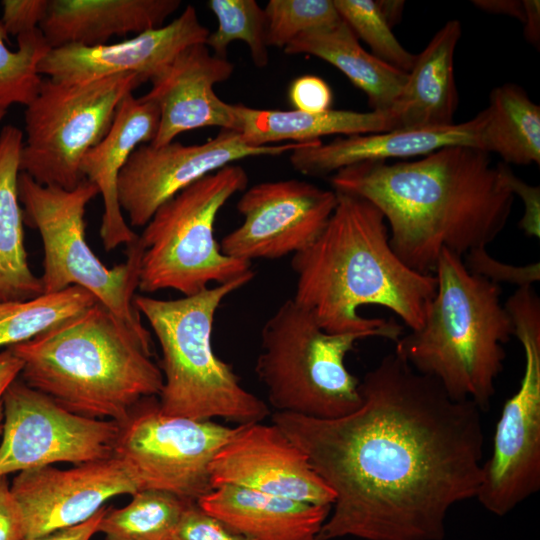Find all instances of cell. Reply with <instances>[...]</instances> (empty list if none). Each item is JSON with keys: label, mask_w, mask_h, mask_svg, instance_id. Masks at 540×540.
<instances>
[{"label": "cell", "mask_w": 540, "mask_h": 540, "mask_svg": "<svg viewBox=\"0 0 540 540\" xmlns=\"http://www.w3.org/2000/svg\"><path fill=\"white\" fill-rule=\"evenodd\" d=\"M359 389L360 406L339 418L272 415L334 492L316 540H443L449 510L481 482V409L395 351Z\"/></svg>", "instance_id": "obj_1"}, {"label": "cell", "mask_w": 540, "mask_h": 540, "mask_svg": "<svg viewBox=\"0 0 540 540\" xmlns=\"http://www.w3.org/2000/svg\"><path fill=\"white\" fill-rule=\"evenodd\" d=\"M335 192L372 203L389 243L410 269L434 274L443 249L464 257L486 248L505 228L515 196L489 153L452 145L398 163L370 161L335 172Z\"/></svg>", "instance_id": "obj_2"}, {"label": "cell", "mask_w": 540, "mask_h": 540, "mask_svg": "<svg viewBox=\"0 0 540 540\" xmlns=\"http://www.w3.org/2000/svg\"><path fill=\"white\" fill-rule=\"evenodd\" d=\"M336 193V207L321 234L292 256V299L328 333H371L396 342L404 334L403 325L394 318L364 317L359 308L385 307L410 331L419 330L436 293V277L416 272L398 258L385 218L372 203Z\"/></svg>", "instance_id": "obj_3"}, {"label": "cell", "mask_w": 540, "mask_h": 540, "mask_svg": "<svg viewBox=\"0 0 540 540\" xmlns=\"http://www.w3.org/2000/svg\"><path fill=\"white\" fill-rule=\"evenodd\" d=\"M21 379L68 411L123 423L144 398L159 396L152 341L140 337L100 302L32 339L12 345Z\"/></svg>", "instance_id": "obj_4"}, {"label": "cell", "mask_w": 540, "mask_h": 540, "mask_svg": "<svg viewBox=\"0 0 540 540\" xmlns=\"http://www.w3.org/2000/svg\"><path fill=\"white\" fill-rule=\"evenodd\" d=\"M434 275L436 293L423 326L403 334L395 352L416 371L435 379L454 400L489 409L514 336L501 302V287L472 274L463 258L443 249Z\"/></svg>", "instance_id": "obj_5"}, {"label": "cell", "mask_w": 540, "mask_h": 540, "mask_svg": "<svg viewBox=\"0 0 540 540\" xmlns=\"http://www.w3.org/2000/svg\"><path fill=\"white\" fill-rule=\"evenodd\" d=\"M254 276L178 299L134 296L136 310L149 323L161 348L163 386L158 402L163 413L197 420L222 418L238 425L261 422L269 415V406L241 385L231 365L212 347L219 306Z\"/></svg>", "instance_id": "obj_6"}, {"label": "cell", "mask_w": 540, "mask_h": 540, "mask_svg": "<svg viewBox=\"0 0 540 540\" xmlns=\"http://www.w3.org/2000/svg\"><path fill=\"white\" fill-rule=\"evenodd\" d=\"M247 184L245 169L230 164L162 204L139 235L138 289L147 294L173 289L192 296L254 273L250 262L225 255L215 238L220 209Z\"/></svg>", "instance_id": "obj_7"}, {"label": "cell", "mask_w": 540, "mask_h": 540, "mask_svg": "<svg viewBox=\"0 0 540 540\" xmlns=\"http://www.w3.org/2000/svg\"><path fill=\"white\" fill-rule=\"evenodd\" d=\"M371 333L331 334L292 298L264 323L255 372L276 412L335 419L357 409L360 381L345 359Z\"/></svg>", "instance_id": "obj_8"}, {"label": "cell", "mask_w": 540, "mask_h": 540, "mask_svg": "<svg viewBox=\"0 0 540 540\" xmlns=\"http://www.w3.org/2000/svg\"><path fill=\"white\" fill-rule=\"evenodd\" d=\"M17 188L24 220L38 230L43 244V294L80 286L128 328L152 341L133 304L143 252L139 235L127 245L125 263L112 268L97 258L86 241L84 216L87 204L99 194L97 186L84 179L66 190L38 184L20 172Z\"/></svg>", "instance_id": "obj_9"}, {"label": "cell", "mask_w": 540, "mask_h": 540, "mask_svg": "<svg viewBox=\"0 0 540 540\" xmlns=\"http://www.w3.org/2000/svg\"><path fill=\"white\" fill-rule=\"evenodd\" d=\"M136 74L85 81L43 78L26 106L20 172L46 186L74 189L84 155L108 133L121 101L143 84Z\"/></svg>", "instance_id": "obj_10"}, {"label": "cell", "mask_w": 540, "mask_h": 540, "mask_svg": "<svg viewBox=\"0 0 540 540\" xmlns=\"http://www.w3.org/2000/svg\"><path fill=\"white\" fill-rule=\"evenodd\" d=\"M504 306L525 364L518 390L502 408L475 497L497 516L540 489V298L533 286L520 287Z\"/></svg>", "instance_id": "obj_11"}, {"label": "cell", "mask_w": 540, "mask_h": 540, "mask_svg": "<svg viewBox=\"0 0 540 540\" xmlns=\"http://www.w3.org/2000/svg\"><path fill=\"white\" fill-rule=\"evenodd\" d=\"M119 425L114 455L132 469L140 490L164 491L188 502L213 490L209 464L237 430L165 414L156 397L142 399Z\"/></svg>", "instance_id": "obj_12"}, {"label": "cell", "mask_w": 540, "mask_h": 540, "mask_svg": "<svg viewBox=\"0 0 540 540\" xmlns=\"http://www.w3.org/2000/svg\"><path fill=\"white\" fill-rule=\"evenodd\" d=\"M3 405L0 476L114 455L120 429L117 422L72 413L22 379H15L7 388Z\"/></svg>", "instance_id": "obj_13"}, {"label": "cell", "mask_w": 540, "mask_h": 540, "mask_svg": "<svg viewBox=\"0 0 540 540\" xmlns=\"http://www.w3.org/2000/svg\"><path fill=\"white\" fill-rule=\"evenodd\" d=\"M309 143L252 146L238 131L221 129L202 144H141L118 177L120 208L131 226L144 227L162 204L204 176L244 158L280 156Z\"/></svg>", "instance_id": "obj_14"}, {"label": "cell", "mask_w": 540, "mask_h": 540, "mask_svg": "<svg viewBox=\"0 0 540 540\" xmlns=\"http://www.w3.org/2000/svg\"><path fill=\"white\" fill-rule=\"evenodd\" d=\"M337 193L299 179L258 183L237 202L241 225L226 234L221 251L252 262L295 255L310 246L325 228Z\"/></svg>", "instance_id": "obj_15"}, {"label": "cell", "mask_w": 540, "mask_h": 540, "mask_svg": "<svg viewBox=\"0 0 540 540\" xmlns=\"http://www.w3.org/2000/svg\"><path fill=\"white\" fill-rule=\"evenodd\" d=\"M11 490L23 511L26 538H31L82 523L109 499L133 495L140 486L129 465L113 455L69 469L21 471Z\"/></svg>", "instance_id": "obj_16"}, {"label": "cell", "mask_w": 540, "mask_h": 540, "mask_svg": "<svg viewBox=\"0 0 540 540\" xmlns=\"http://www.w3.org/2000/svg\"><path fill=\"white\" fill-rule=\"evenodd\" d=\"M213 489L232 485L315 505L335 495L306 455L275 424L237 425L209 464Z\"/></svg>", "instance_id": "obj_17"}, {"label": "cell", "mask_w": 540, "mask_h": 540, "mask_svg": "<svg viewBox=\"0 0 540 540\" xmlns=\"http://www.w3.org/2000/svg\"><path fill=\"white\" fill-rule=\"evenodd\" d=\"M210 31L192 5L170 23L113 44L94 47L70 45L51 49L39 73L62 81H85L119 74L152 80L181 51L205 43Z\"/></svg>", "instance_id": "obj_18"}, {"label": "cell", "mask_w": 540, "mask_h": 540, "mask_svg": "<svg viewBox=\"0 0 540 540\" xmlns=\"http://www.w3.org/2000/svg\"><path fill=\"white\" fill-rule=\"evenodd\" d=\"M234 65L210 52L205 43L181 51L152 78L145 94L160 112L153 146L168 144L181 133L203 127L236 131L233 105L220 99L214 85L229 79Z\"/></svg>", "instance_id": "obj_19"}, {"label": "cell", "mask_w": 540, "mask_h": 540, "mask_svg": "<svg viewBox=\"0 0 540 540\" xmlns=\"http://www.w3.org/2000/svg\"><path fill=\"white\" fill-rule=\"evenodd\" d=\"M483 123L481 111L469 121L447 127L351 135L326 144L317 140L290 152L289 160L301 174L317 177L363 162L425 156L445 146L482 150Z\"/></svg>", "instance_id": "obj_20"}, {"label": "cell", "mask_w": 540, "mask_h": 540, "mask_svg": "<svg viewBox=\"0 0 540 540\" xmlns=\"http://www.w3.org/2000/svg\"><path fill=\"white\" fill-rule=\"evenodd\" d=\"M160 112L157 104L143 95H127L119 104L106 136L83 157V177L95 184L101 194L104 213L100 237L106 251L129 245L138 235L126 223L118 200V177L130 155L141 144L156 136Z\"/></svg>", "instance_id": "obj_21"}, {"label": "cell", "mask_w": 540, "mask_h": 540, "mask_svg": "<svg viewBox=\"0 0 540 540\" xmlns=\"http://www.w3.org/2000/svg\"><path fill=\"white\" fill-rule=\"evenodd\" d=\"M179 0H49L40 30L51 49L100 46L112 36L163 26Z\"/></svg>", "instance_id": "obj_22"}, {"label": "cell", "mask_w": 540, "mask_h": 540, "mask_svg": "<svg viewBox=\"0 0 540 540\" xmlns=\"http://www.w3.org/2000/svg\"><path fill=\"white\" fill-rule=\"evenodd\" d=\"M197 504L249 540H316L331 511V505L232 485L213 489Z\"/></svg>", "instance_id": "obj_23"}, {"label": "cell", "mask_w": 540, "mask_h": 540, "mask_svg": "<svg viewBox=\"0 0 540 540\" xmlns=\"http://www.w3.org/2000/svg\"><path fill=\"white\" fill-rule=\"evenodd\" d=\"M461 36L458 20H450L416 55L406 84L391 109L396 130L441 128L453 125L458 106L454 53Z\"/></svg>", "instance_id": "obj_24"}, {"label": "cell", "mask_w": 540, "mask_h": 540, "mask_svg": "<svg viewBox=\"0 0 540 540\" xmlns=\"http://www.w3.org/2000/svg\"><path fill=\"white\" fill-rule=\"evenodd\" d=\"M238 131L252 146L303 143L334 134L359 135L396 130L394 112L329 109L319 113L233 105Z\"/></svg>", "instance_id": "obj_25"}, {"label": "cell", "mask_w": 540, "mask_h": 540, "mask_svg": "<svg viewBox=\"0 0 540 540\" xmlns=\"http://www.w3.org/2000/svg\"><path fill=\"white\" fill-rule=\"evenodd\" d=\"M289 55L307 54L339 69L368 99L372 110L390 111L408 73L366 51L343 19L301 33L285 48Z\"/></svg>", "instance_id": "obj_26"}, {"label": "cell", "mask_w": 540, "mask_h": 540, "mask_svg": "<svg viewBox=\"0 0 540 540\" xmlns=\"http://www.w3.org/2000/svg\"><path fill=\"white\" fill-rule=\"evenodd\" d=\"M23 132L13 125L0 131V302L24 301L43 294L24 246L23 209L18 198Z\"/></svg>", "instance_id": "obj_27"}, {"label": "cell", "mask_w": 540, "mask_h": 540, "mask_svg": "<svg viewBox=\"0 0 540 540\" xmlns=\"http://www.w3.org/2000/svg\"><path fill=\"white\" fill-rule=\"evenodd\" d=\"M482 112L483 151L497 153L505 164H540V107L522 87L512 83L496 87Z\"/></svg>", "instance_id": "obj_28"}, {"label": "cell", "mask_w": 540, "mask_h": 540, "mask_svg": "<svg viewBox=\"0 0 540 540\" xmlns=\"http://www.w3.org/2000/svg\"><path fill=\"white\" fill-rule=\"evenodd\" d=\"M122 508L107 509L98 532L105 540H172L190 503L159 490H140Z\"/></svg>", "instance_id": "obj_29"}, {"label": "cell", "mask_w": 540, "mask_h": 540, "mask_svg": "<svg viewBox=\"0 0 540 540\" xmlns=\"http://www.w3.org/2000/svg\"><path fill=\"white\" fill-rule=\"evenodd\" d=\"M96 302L95 296L80 286L29 300L0 302V347L28 341Z\"/></svg>", "instance_id": "obj_30"}, {"label": "cell", "mask_w": 540, "mask_h": 540, "mask_svg": "<svg viewBox=\"0 0 540 540\" xmlns=\"http://www.w3.org/2000/svg\"><path fill=\"white\" fill-rule=\"evenodd\" d=\"M17 49L8 48V33L0 20V107L27 106L37 95L42 75L39 65L51 50L40 28L19 35Z\"/></svg>", "instance_id": "obj_31"}, {"label": "cell", "mask_w": 540, "mask_h": 540, "mask_svg": "<svg viewBox=\"0 0 540 540\" xmlns=\"http://www.w3.org/2000/svg\"><path fill=\"white\" fill-rule=\"evenodd\" d=\"M207 4L218 21L205 42L212 53L225 57L229 44L241 40L249 47L253 63L265 67L269 61L266 16L257 1L210 0Z\"/></svg>", "instance_id": "obj_32"}, {"label": "cell", "mask_w": 540, "mask_h": 540, "mask_svg": "<svg viewBox=\"0 0 540 540\" xmlns=\"http://www.w3.org/2000/svg\"><path fill=\"white\" fill-rule=\"evenodd\" d=\"M333 4L357 38L366 42L372 54L408 73L416 55L408 52L396 39L392 28L373 0H333Z\"/></svg>", "instance_id": "obj_33"}, {"label": "cell", "mask_w": 540, "mask_h": 540, "mask_svg": "<svg viewBox=\"0 0 540 540\" xmlns=\"http://www.w3.org/2000/svg\"><path fill=\"white\" fill-rule=\"evenodd\" d=\"M264 12L268 47L283 49L301 33L341 18L333 0H270Z\"/></svg>", "instance_id": "obj_34"}, {"label": "cell", "mask_w": 540, "mask_h": 540, "mask_svg": "<svg viewBox=\"0 0 540 540\" xmlns=\"http://www.w3.org/2000/svg\"><path fill=\"white\" fill-rule=\"evenodd\" d=\"M463 261L470 273L499 285L507 283L520 288L533 286L540 280L539 262L523 266L507 264L493 258L486 248L470 250L463 257Z\"/></svg>", "instance_id": "obj_35"}, {"label": "cell", "mask_w": 540, "mask_h": 540, "mask_svg": "<svg viewBox=\"0 0 540 540\" xmlns=\"http://www.w3.org/2000/svg\"><path fill=\"white\" fill-rule=\"evenodd\" d=\"M172 540H249L225 523L190 502L180 519Z\"/></svg>", "instance_id": "obj_36"}, {"label": "cell", "mask_w": 540, "mask_h": 540, "mask_svg": "<svg viewBox=\"0 0 540 540\" xmlns=\"http://www.w3.org/2000/svg\"><path fill=\"white\" fill-rule=\"evenodd\" d=\"M289 101L294 110L319 113L331 109L333 94L330 86L315 75L295 78L288 89Z\"/></svg>", "instance_id": "obj_37"}, {"label": "cell", "mask_w": 540, "mask_h": 540, "mask_svg": "<svg viewBox=\"0 0 540 540\" xmlns=\"http://www.w3.org/2000/svg\"><path fill=\"white\" fill-rule=\"evenodd\" d=\"M49 0H3L1 22L6 32L19 36L40 27Z\"/></svg>", "instance_id": "obj_38"}, {"label": "cell", "mask_w": 540, "mask_h": 540, "mask_svg": "<svg viewBox=\"0 0 540 540\" xmlns=\"http://www.w3.org/2000/svg\"><path fill=\"white\" fill-rule=\"evenodd\" d=\"M507 186L514 196H519L524 205V214L519 228L528 237H540V189L517 177L507 164L500 163Z\"/></svg>", "instance_id": "obj_39"}, {"label": "cell", "mask_w": 540, "mask_h": 540, "mask_svg": "<svg viewBox=\"0 0 540 540\" xmlns=\"http://www.w3.org/2000/svg\"><path fill=\"white\" fill-rule=\"evenodd\" d=\"M23 511L14 496L7 476H0V540H25Z\"/></svg>", "instance_id": "obj_40"}, {"label": "cell", "mask_w": 540, "mask_h": 540, "mask_svg": "<svg viewBox=\"0 0 540 540\" xmlns=\"http://www.w3.org/2000/svg\"><path fill=\"white\" fill-rule=\"evenodd\" d=\"M107 509L106 507L101 508L88 520L77 525L58 529L42 536L26 538L25 540H90L98 532L99 523Z\"/></svg>", "instance_id": "obj_41"}, {"label": "cell", "mask_w": 540, "mask_h": 540, "mask_svg": "<svg viewBox=\"0 0 540 540\" xmlns=\"http://www.w3.org/2000/svg\"><path fill=\"white\" fill-rule=\"evenodd\" d=\"M22 367L21 359L10 348L0 352V437L4 427L3 397L10 384L20 375Z\"/></svg>", "instance_id": "obj_42"}, {"label": "cell", "mask_w": 540, "mask_h": 540, "mask_svg": "<svg viewBox=\"0 0 540 540\" xmlns=\"http://www.w3.org/2000/svg\"><path fill=\"white\" fill-rule=\"evenodd\" d=\"M477 8L492 14L507 15L522 23L525 19L523 2L519 0H473Z\"/></svg>", "instance_id": "obj_43"}, {"label": "cell", "mask_w": 540, "mask_h": 540, "mask_svg": "<svg viewBox=\"0 0 540 540\" xmlns=\"http://www.w3.org/2000/svg\"><path fill=\"white\" fill-rule=\"evenodd\" d=\"M525 19L524 35L527 41L534 46L539 45L540 40V2L538 0H522Z\"/></svg>", "instance_id": "obj_44"}, {"label": "cell", "mask_w": 540, "mask_h": 540, "mask_svg": "<svg viewBox=\"0 0 540 540\" xmlns=\"http://www.w3.org/2000/svg\"><path fill=\"white\" fill-rule=\"evenodd\" d=\"M376 3L382 16L391 28L401 21L404 1L380 0L376 1Z\"/></svg>", "instance_id": "obj_45"}, {"label": "cell", "mask_w": 540, "mask_h": 540, "mask_svg": "<svg viewBox=\"0 0 540 540\" xmlns=\"http://www.w3.org/2000/svg\"><path fill=\"white\" fill-rule=\"evenodd\" d=\"M7 110L0 107V122L5 117Z\"/></svg>", "instance_id": "obj_46"}]
</instances>
